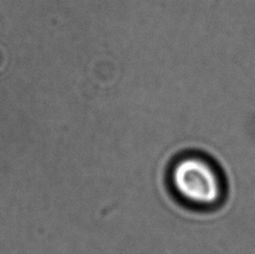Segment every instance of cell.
Returning <instances> with one entry per match:
<instances>
[{
	"label": "cell",
	"mask_w": 255,
	"mask_h": 254,
	"mask_svg": "<svg viewBox=\"0 0 255 254\" xmlns=\"http://www.w3.org/2000/svg\"><path fill=\"white\" fill-rule=\"evenodd\" d=\"M169 184L185 205L209 210L220 205L225 195L222 172L212 159L200 153H185L174 161Z\"/></svg>",
	"instance_id": "cell-1"
}]
</instances>
